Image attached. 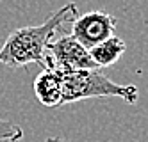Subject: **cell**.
Masks as SVG:
<instances>
[{
	"label": "cell",
	"instance_id": "obj_1",
	"mask_svg": "<svg viewBox=\"0 0 148 142\" xmlns=\"http://www.w3.org/2000/svg\"><path fill=\"white\" fill-rule=\"evenodd\" d=\"M79 16V7L75 2H68L57 9L47 21L36 27L16 29L9 34L4 46L0 48V64L9 68H23L27 64H41L45 66L47 60V45L52 41L57 29L73 21Z\"/></svg>",
	"mask_w": 148,
	"mask_h": 142
},
{
	"label": "cell",
	"instance_id": "obj_2",
	"mask_svg": "<svg viewBox=\"0 0 148 142\" xmlns=\"http://www.w3.org/2000/svg\"><path fill=\"white\" fill-rule=\"evenodd\" d=\"M136 85H120L112 82L102 69H82L62 75V101L61 105L75 103L89 98H121L134 105L137 101Z\"/></svg>",
	"mask_w": 148,
	"mask_h": 142
},
{
	"label": "cell",
	"instance_id": "obj_3",
	"mask_svg": "<svg viewBox=\"0 0 148 142\" xmlns=\"http://www.w3.org/2000/svg\"><path fill=\"white\" fill-rule=\"evenodd\" d=\"M45 68L56 69L62 75L82 71V69H100L93 62L89 52L73 36H62L48 43Z\"/></svg>",
	"mask_w": 148,
	"mask_h": 142
},
{
	"label": "cell",
	"instance_id": "obj_4",
	"mask_svg": "<svg viewBox=\"0 0 148 142\" xmlns=\"http://www.w3.org/2000/svg\"><path fill=\"white\" fill-rule=\"evenodd\" d=\"M116 18L103 11H89L86 14H79L73 20L71 36L75 37L88 52L100 43L114 36Z\"/></svg>",
	"mask_w": 148,
	"mask_h": 142
},
{
	"label": "cell",
	"instance_id": "obj_5",
	"mask_svg": "<svg viewBox=\"0 0 148 142\" xmlns=\"http://www.w3.org/2000/svg\"><path fill=\"white\" fill-rule=\"evenodd\" d=\"M34 94L45 107H61L62 101V73L45 68L34 80Z\"/></svg>",
	"mask_w": 148,
	"mask_h": 142
},
{
	"label": "cell",
	"instance_id": "obj_6",
	"mask_svg": "<svg viewBox=\"0 0 148 142\" xmlns=\"http://www.w3.org/2000/svg\"><path fill=\"white\" fill-rule=\"evenodd\" d=\"M125 50H127L125 41L118 36H112L107 41H103L95 48H91L89 55L98 68H107V66H112L114 62L120 60V57L125 53Z\"/></svg>",
	"mask_w": 148,
	"mask_h": 142
},
{
	"label": "cell",
	"instance_id": "obj_7",
	"mask_svg": "<svg viewBox=\"0 0 148 142\" xmlns=\"http://www.w3.org/2000/svg\"><path fill=\"white\" fill-rule=\"evenodd\" d=\"M23 137V130L20 128L18 124L11 123V121H4L0 119V142H18L20 139Z\"/></svg>",
	"mask_w": 148,
	"mask_h": 142
},
{
	"label": "cell",
	"instance_id": "obj_8",
	"mask_svg": "<svg viewBox=\"0 0 148 142\" xmlns=\"http://www.w3.org/2000/svg\"><path fill=\"white\" fill-rule=\"evenodd\" d=\"M45 142H68V140H62V139H57V137H50V139H47Z\"/></svg>",
	"mask_w": 148,
	"mask_h": 142
}]
</instances>
